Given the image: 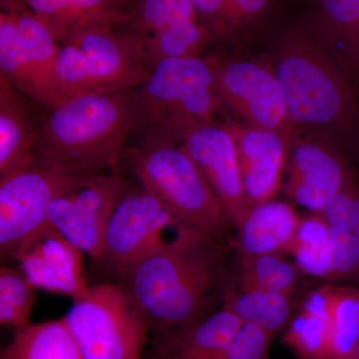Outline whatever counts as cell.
Returning a JSON list of instances; mask_svg holds the SVG:
<instances>
[{"label":"cell","instance_id":"cell-1","mask_svg":"<svg viewBox=\"0 0 359 359\" xmlns=\"http://www.w3.org/2000/svg\"><path fill=\"white\" fill-rule=\"evenodd\" d=\"M282 85L294 128L313 130L344 148L359 136V93L318 32L308 25L280 33L264 54Z\"/></svg>","mask_w":359,"mask_h":359},{"label":"cell","instance_id":"cell-2","mask_svg":"<svg viewBox=\"0 0 359 359\" xmlns=\"http://www.w3.org/2000/svg\"><path fill=\"white\" fill-rule=\"evenodd\" d=\"M219 259L217 238L182 224L166 244L123 275L158 340L204 318Z\"/></svg>","mask_w":359,"mask_h":359},{"label":"cell","instance_id":"cell-3","mask_svg":"<svg viewBox=\"0 0 359 359\" xmlns=\"http://www.w3.org/2000/svg\"><path fill=\"white\" fill-rule=\"evenodd\" d=\"M136 125L132 89L74 97L52 108L39 125L35 154L84 171H117Z\"/></svg>","mask_w":359,"mask_h":359},{"label":"cell","instance_id":"cell-4","mask_svg":"<svg viewBox=\"0 0 359 359\" xmlns=\"http://www.w3.org/2000/svg\"><path fill=\"white\" fill-rule=\"evenodd\" d=\"M121 162L182 224L217 240L230 224L204 174L175 139L145 136L125 148Z\"/></svg>","mask_w":359,"mask_h":359},{"label":"cell","instance_id":"cell-5","mask_svg":"<svg viewBox=\"0 0 359 359\" xmlns=\"http://www.w3.org/2000/svg\"><path fill=\"white\" fill-rule=\"evenodd\" d=\"M137 125L145 136L172 137L195 123L212 121L222 107L211 57L161 61L132 90Z\"/></svg>","mask_w":359,"mask_h":359},{"label":"cell","instance_id":"cell-6","mask_svg":"<svg viewBox=\"0 0 359 359\" xmlns=\"http://www.w3.org/2000/svg\"><path fill=\"white\" fill-rule=\"evenodd\" d=\"M98 172L66 167L37 157L0 178V252L15 259L23 245L48 226L54 201L95 180Z\"/></svg>","mask_w":359,"mask_h":359},{"label":"cell","instance_id":"cell-7","mask_svg":"<svg viewBox=\"0 0 359 359\" xmlns=\"http://www.w3.org/2000/svg\"><path fill=\"white\" fill-rule=\"evenodd\" d=\"M83 359H140L150 330L125 285H92L65 318Z\"/></svg>","mask_w":359,"mask_h":359},{"label":"cell","instance_id":"cell-8","mask_svg":"<svg viewBox=\"0 0 359 359\" xmlns=\"http://www.w3.org/2000/svg\"><path fill=\"white\" fill-rule=\"evenodd\" d=\"M224 107L252 128L290 137L294 130L287 97L266 56L211 57Z\"/></svg>","mask_w":359,"mask_h":359},{"label":"cell","instance_id":"cell-9","mask_svg":"<svg viewBox=\"0 0 359 359\" xmlns=\"http://www.w3.org/2000/svg\"><path fill=\"white\" fill-rule=\"evenodd\" d=\"M285 193L295 204L323 212L354 178L346 149L327 134L294 128L290 135Z\"/></svg>","mask_w":359,"mask_h":359},{"label":"cell","instance_id":"cell-10","mask_svg":"<svg viewBox=\"0 0 359 359\" xmlns=\"http://www.w3.org/2000/svg\"><path fill=\"white\" fill-rule=\"evenodd\" d=\"M183 224L154 196L130 187L111 218L101 262L124 275L135 264L163 247L166 231Z\"/></svg>","mask_w":359,"mask_h":359},{"label":"cell","instance_id":"cell-11","mask_svg":"<svg viewBox=\"0 0 359 359\" xmlns=\"http://www.w3.org/2000/svg\"><path fill=\"white\" fill-rule=\"evenodd\" d=\"M129 188L118 171L100 174L54 201L48 212L49 226L83 254L101 262L111 218Z\"/></svg>","mask_w":359,"mask_h":359},{"label":"cell","instance_id":"cell-12","mask_svg":"<svg viewBox=\"0 0 359 359\" xmlns=\"http://www.w3.org/2000/svg\"><path fill=\"white\" fill-rule=\"evenodd\" d=\"M170 138L178 141L200 168L229 223L238 229L252 205L245 195L235 139L226 121L195 123Z\"/></svg>","mask_w":359,"mask_h":359},{"label":"cell","instance_id":"cell-13","mask_svg":"<svg viewBox=\"0 0 359 359\" xmlns=\"http://www.w3.org/2000/svg\"><path fill=\"white\" fill-rule=\"evenodd\" d=\"M83 255L48 224L23 245L15 259L36 289L76 299L89 287L84 278Z\"/></svg>","mask_w":359,"mask_h":359},{"label":"cell","instance_id":"cell-14","mask_svg":"<svg viewBox=\"0 0 359 359\" xmlns=\"http://www.w3.org/2000/svg\"><path fill=\"white\" fill-rule=\"evenodd\" d=\"M226 123L237 146L243 184L250 205L275 200L287 169L290 136L252 128L235 120Z\"/></svg>","mask_w":359,"mask_h":359},{"label":"cell","instance_id":"cell-15","mask_svg":"<svg viewBox=\"0 0 359 359\" xmlns=\"http://www.w3.org/2000/svg\"><path fill=\"white\" fill-rule=\"evenodd\" d=\"M68 43L79 47L92 77L103 92L136 88L150 71L142 58L138 39L126 30H90Z\"/></svg>","mask_w":359,"mask_h":359},{"label":"cell","instance_id":"cell-16","mask_svg":"<svg viewBox=\"0 0 359 359\" xmlns=\"http://www.w3.org/2000/svg\"><path fill=\"white\" fill-rule=\"evenodd\" d=\"M23 4L60 45L90 30L116 28L127 18L121 0H23Z\"/></svg>","mask_w":359,"mask_h":359},{"label":"cell","instance_id":"cell-17","mask_svg":"<svg viewBox=\"0 0 359 359\" xmlns=\"http://www.w3.org/2000/svg\"><path fill=\"white\" fill-rule=\"evenodd\" d=\"M21 94L0 76V178L36 160L39 126L33 121Z\"/></svg>","mask_w":359,"mask_h":359},{"label":"cell","instance_id":"cell-18","mask_svg":"<svg viewBox=\"0 0 359 359\" xmlns=\"http://www.w3.org/2000/svg\"><path fill=\"white\" fill-rule=\"evenodd\" d=\"M299 219L294 208L287 202L275 199L252 205L238 228L241 255L287 252Z\"/></svg>","mask_w":359,"mask_h":359},{"label":"cell","instance_id":"cell-19","mask_svg":"<svg viewBox=\"0 0 359 359\" xmlns=\"http://www.w3.org/2000/svg\"><path fill=\"white\" fill-rule=\"evenodd\" d=\"M243 325L226 309L158 340L154 359H218Z\"/></svg>","mask_w":359,"mask_h":359},{"label":"cell","instance_id":"cell-20","mask_svg":"<svg viewBox=\"0 0 359 359\" xmlns=\"http://www.w3.org/2000/svg\"><path fill=\"white\" fill-rule=\"evenodd\" d=\"M309 23L359 87V0H313Z\"/></svg>","mask_w":359,"mask_h":359},{"label":"cell","instance_id":"cell-21","mask_svg":"<svg viewBox=\"0 0 359 359\" xmlns=\"http://www.w3.org/2000/svg\"><path fill=\"white\" fill-rule=\"evenodd\" d=\"M332 233L337 280L359 287V187L358 175L323 212Z\"/></svg>","mask_w":359,"mask_h":359},{"label":"cell","instance_id":"cell-22","mask_svg":"<svg viewBox=\"0 0 359 359\" xmlns=\"http://www.w3.org/2000/svg\"><path fill=\"white\" fill-rule=\"evenodd\" d=\"M13 13L39 92L37 102L52 109L61 102L55 83V65L60 44L50 30L27 9Z\"/></svg>","mask_w":359,"mask_h":359},{"label":"cell","instance_id":"cell-23","mask_svg":"<svg viewBox=\"0 0 359 359\" xmlns=\"http://www.w3.org/2000/svg\"><path fill=\"white\" fill-rule=\"evenodd\" d=\"M287 254L297 269L306 275L337 282L334 247L330 226L323 212L301 217Z\"/></svg>","mask_w":359,"mask_h":359},{"label":"cell","instance_id":"cell-24","mask_svg":"<svg viewBox=\"0 0 359 359\" xmlns=\"http://www.w3.org/2000/svg\"><path fill=\"white\" fill-rule=\"evenodd\" d=\"M0 359H83L65 318L32 323L16 332Z\"/></svg>","mask_w":359,"mask_h":359},{"label":"cell","instance_id":"cell-25","mask_svg":"<svg viewBox=\"0 0 359 359\" xmlns=\"http://www.w3.org/2000/svg\"><path fill=\"white\" fill-rule=\"evenodd\" d=\"M283 344L299 359H334L330 320L316 290L306 295L299 313L290 320Z\"/></svg>","mask_w":359,"mask_h":359},{"label":"cell","instance_id":"cell-26","mask_svg":"<svg viewBox=\"0 0 359 359\" xmlns=\"http://www.w3.org/2000/svg\"><path fill=\"white\" fill-rule=\"evenodd\" d=\"M292 295L255 287H231L224 295L223 309L243 323L257 325L275 335L287 325Z\"/></svg>","mask_w":359,"mask_h":359},{"label":"cell","instance_id":"cell-27","mask_svg":"<svg viewBox=\"0 0 359 359\" xmlns=\"http://www.w3.org/2000/svg\"><path fill=\"white\" fill-rule=\"evenodd\" d=\"M318 290L330 320L334 359L342 358L359 344V287L325 285Z\"/></svg>","mask_w":359,"mask_h":359},{"label":"cell","instance_id":"cell-28","mask_svg":"<svg viewBox=\"0 0 359 359\" xmlns=\"http://www.w3.org/2000/svg\"><path fill=\"white\" fill-rule=\"evenodd\" d=\"M212 35L211 29L205 23L194 20L156 33L147 39H140L136 35L135 36L140 43L144 63L151 70L166 59L200 56Z\"/></svg>","mask_w":359,"mask_h":359},{"label":"cell","instance_id":"cell-29","mask_svg":"<svg viewBox=\"0 0 359 359\" xmlns=\"http://www.w3.org/2000/svg\"><path fill=\"white\" fill-rule=\"evenodd\" d=\"M194 20L199 18L191 0H136L120 26L143 39Z\"/></svg>","mask_w":359,"mask_h":359},{"label":"cell","instance_id":"cell-30","mask_svg":"<svg viewBox=\"0 0 359 359\" xmlns=\"http://www.w3.org/2000/svg\"><path fill=\"white\" fill-rule=\"evenodd\" d=\"M297 266L283 259L280 254L241 255L237 285L292 295L297 289Z\"/></svg>","mask_w":359,"mask_h":359},{"label":"cell","instance_id":"cell-31","mask_svg":"<svg viewBox=\"0 0 359 359\" xmlns=\"http://www.w3.org/2000/svg\"><path fill=\"white\" fill-rule=\"evenodd\" d=\"M0 76L18 91L39 100V92L28 63L13 13H0Z\"/></svg>","mask_w":359,"mask_h":359},{"label":"cell","instance_id":"cell-32","mask_svg":"<svg viewBox=\"0 0 359 359\" xmlns=\"http://www.w3.org/2000/svg\"><path fill=\"white\" fill-rule=\"evenodd\" d=\"M36 287L20 269L2 266L0 269V323L16 332L30 323Z\"/></svg>","mask_w":359,"mask_h":359},{"label":"cell","instance_id":"cell-33","mask_svg":"<svg viewBox=\"0 0 359 359\" xmlns=\"http://www.w3.org/2000/svg\"><path fill=\"white\" fill-rule=\"evenodd\" d=\"M55 83L60 103L74 97L103 92L92 77L83 54L74 43L60 45L55 65Z\"/></svg>","mask_w":359,"mask_h":359},{"label":"cell","instance_id":"cell-34","mask_svg":"<svg viewBox=\"0 0 359 359\" xmlns=\"http://www.w3.org/2000/svg\"><path fill=\"white\" fill-rule=\"evenodd\" d=\"M273 337L262 327L243 323L218 359H269Z\"/></svg>","mask_w":359,"mask_h":359},{"label":"cell","instance_id":"cell-35","mask_svg":"<svg viewBox=\"0 0 359 359\" xmlns=\"http://www.w3.org/2000/svg\"><path fill=\"white\" fill-rule=\"evenodd\" d=\"M271 0H228L219 20L218 33L229 26L238 25L261 15Z\"/></svg>","mask_w":359,"mask_h":359},{"label":"cell","instance_id":"cell-36","mask_svg":"<svg viewBox=\"0 0 359 359\" xmlns=\"http://www.w3.org/2000/svg\"><path fill=\"white\" fill-rule=\"evenodd\" d=\"M198 18L208 21L212 34L218 33L219 20L228 0H191Z\"/></svg>","mask_w":359,"mask_h":359},{"label":"cell","instance_id":"cell-37","mask_svg":"<svg viewBox=\"0 0 359 359\" xmlns=\"http://www.w3.org/2000/svg\"><path fill=\"white\" fill-rule=\"evenodd\" d=\"M0 7L4 13H15L25 8L23 0H0Z\"/></svg>","mask_w":359,"mask_h":359},{"label":"cell","instance_id":"cell-38","mask_svg":"<svg viewBox=\"0 0 359 359\" xmlns=\"http://www.w3.org/2000/svg\"><path fill=\"white\" fill-rule=\"evenodd\" d=\"M347 152H348L349 157L353 160V162L355 163L354 167H355L356 175H358L359 187V136L347 148Z\"/></svg>","mask_w":359,"mask_h":359},{"label":"cell","instance_id":"cell-39","mask_svg":"<svg viewBox=\"0 0 359 359\" xmlns=\"http://www.w3.org/2000/svg\"><path fill=\"white\" fill-rule=\"evenodd\" d=\"M351 354H353L355 358H358L359 359V344L358 346L355 347V348L353 349V351L351 353Z\"/></svg>","mask_w":359,"mask_h":359},{"label":"cell","instance_id":"cell-40","mask_svg":"<svg viewBox=\"0 0 359 359\" xmlns=\"http://www.w3.org/2000/svg\"><path fill=\"white\" fill-rule=\"evenodd\" d=\"M358 93H359V87H358Z\"/></svg>","mask_w":359,"mask_h":359}]
</instances>
